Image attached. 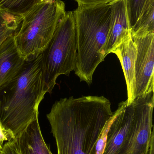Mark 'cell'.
I'll return each mask as SVG.
<instances>
[{"label": "cell", "instance_id": "cell-12", "mask_svg": "<svg viewBox=\"0 0 154 154\" xmlns=\"http://www.w3.org/2000/svg\"><path fill=\"white\" fill-rule=\"evenodd\" d=\"M38 116L14 139L21 154H53L43 139Z\"/></svg>", "mask_w": 154, "mask_h": 154}, {"label": "cell", "instance_id": "cell-6", "mask_svg": "<svg viewBox=\"0 0 154 154\" xmlns=\"http://www.w3.org/2000/svg\"><path fill=\"white\" fill-rule=\"evenodd\" d=\"M135 121L129 139L118 154H148L154 134V92L135 99Z\"/></svg>", "mask_w": 154, "mask_h": 154}, {"label": "cell", "instance_id": "cell-3", "mask_svg": "<svg viewBox=\"0 0 154 154\" xmlns=\"http://www.w3.org/2000/svg\"><path fill=\"white\" fill-rule=\"evenodd\" d=\"M77 31L75 74L90 85L94 72L105 60L111 20L109 4H78L73 11Z\"/></svg>", "mask_w": 154, "mask_h": 154}, {"label": "cell", "instance_id": "cell-16", "mask_svg": "<svg viewBox=\"0 0 154 154\" xmlns=\"http://www.w3.org/2000/svg\"><path fill=\"white\" fill-rule=\"evenodd\" d=\"M38 2V0H0V8L11 14L22 16Z\"/></svg>", "mask_w": 154, "mask_h": 154}, {"label": "cell", "instance_id": "cell-8", "mask_svg": "<svg viewBox=\"0 0 154 154\" xmlns=\"http://www.w3.org/2000/svg\"><path fill=\"white\" fill-rule=\"evenodd\" d=\"M135 110L134 102L127 106L126 100L118 105L114 112L103 154H118L127 142L134 126Z\"/></svg>", "mask_w": 154, "mask_h": 154}, {"label": "cell", "instance_id": "cell-13", "mask_svg": "<svg viewBox=\"0 0 154 154\" xmlns=\"http://www.w3.org/2000/svg\"><path fill=\"white\" fill-rule=\"evenodd\" d=\"M22 17L11 14L0 8V46L10 36L14 35Z\"/></svg>", "mask_w": 154, "mask_h": 154}, {"label": "cell", "instance_id": "cell-5", "mask_svg": "<svg viewBox=\"0 0 154 154\" xmlns=\"http://www.w3.org/2000/svg\"><path fill=\"white\" fill-rule=\"evenodd\" d=\"M76 22L73 11L66 12L57 25L52 38L42 53V79L51 93L58 77L75 71L77 61Z\"/></svg>", "mask_w": 154, "mask_h": 154}, {"label": "cell", "instance_id": "cell-20", "mask_svg": "<svg viewBox=\"0 0 154 154\" xmlns=\"http://www.w3.org/2000/svg\"><path fill=\"white\" fill-rule=\"evenodd\" d=\"M154 154V134L152 136L151 145H150L149 154Z\"/></svg>", "mask_w": 154, "mask_h": 154}, {"label": "cell", "instance_id": "cell-22", "mask_svg": "<svg viewBox=\"0 0 154 154\" xmlns=\"http://www.w3.org/2000/svg\"><path fill=\"white\" fill-rule=\"evenodd\" d=\"M39 1H41V0H38V2H39Z\"/></svg>", "mask_w": 154, "mask_h": 154}, {"label": "cell", "instance_id": "cell-9", "mask_svg": "<svg viewBox=\"0 0 154 154\" xmlns=\"http://www.w3.org/2000/svg\"><path fill=\"white\" fill-rule=\"evenodd\" d=\"M26 60L17 48L14 35L2 43L0 46V90L19 75Z\"/></svg>", "mask_w": 154, "mask_h": 154}, {"label": "cell", "instance_id": "cell-1", "mask_svg": "<svg viewBox=\"0 0 154 154\" xmlns=\"http://www.w3.org/2000/svg\"><path fill=\"white\" fill-rule=\"evenodd\" d=\"M114 114L104 96L71 97L56 101L47 117L57 154H89Z\"/></svg>", "mask_w": 154, "mask_h": 154}, {"label": "cell", "instance_id": "cell-7", "mask_svg": "<svg viewBox=\"0 0 154 154\" xmlns=\"http://www.w3.org/2000/svg\"><path fill=\"white\" fill-rule=\"evenodd\" d=\"M133 38L137 48L135 100L154 92V33Z\"/></svg>", "mask_w": 154, "mask_h": 154}, {"label": "cell", "instance_id": "cell-14", "mask_svg": "<svg viewBox=\"0 0 154 154\" xmlns=\"http://www.w3.org/2000/svg\"><path fill=\"white\" fill-rule=\"evenodd\" d=\"M125 2L131 29L145 12L154 5V0H125Z\"/></svg>", "mask_w": 154, "mask_h": 154}, {"label": "cell", "instance_id": "cell-21", "mask_svg": "<svg viewBox=\"0 0 154 154\" xmlns=\"http://www.w3.org/2000/svg\"><path fill=\"white\" fill-rule=\"evenodd\" d=\"M2 149H1V148H0V152H1V150H2Z\"/></svg>", "mask_w": 154, "mask_h": 154}, {"label": "cell", "instance_id": "cell-19", "mask_svg": "<svg viewBox=\"0 0 154 154\" xmlns=\"http://www.w3.org/2000/svg\"><path fill=\"white\" fill-rule=\"evenodd\" d=\"M78 4L96 5L110 4L117 0H75Z\"/></svg>", "mask_w": 154, "mask_h": 154}, {"label": "cell", "instance_id": "cell-17", "mask_svg": "<svg viewBox=\"0 0 154 154\" xmlns=\"http://www.w3.org/2000/svg\"><path fill=\"white\" fill-rule=\"evenodd\" d=\"M0 154H21L14 139L8 141L3 146Z\"/></svg>", "mask_w": 154, "mask_h": 154}, {"label": "cell", "instance_id": "cell-4", "mask_svg": "<svg viewBox=\"0 0 154 154\" xmlns=\"http://www.w3.org/2000/svg\"><path fill=\"white\" fill-rule=\"evenodd\" d=\"M66 13L63 1L41 0L22 16L20 28L14 37L24 58L27 60L42 53Z\"/></svg>", "mask_w": 154, "mask_h": 154}, {"label": "cell", "instance_id": "cell-11", "mask_svg": "<svg viewBox=\"0 0 154 154\" xmlns=\"http://www.w3.org/2000/svg\"><path fill=\"white\" fill-rule=\"evenodd\" d=\"M111 20L105 48V56L131 33L125 0H117L109 4Z\"/></svg>", "mask_w": 154, "mask_h": 154}, {"label": "cell", "instance_id": "cell-10", "mask_svg": "<svg viewBox=\"0 0 154 154\" xmlns=\"http://www.w3.org/2000/svg\"><path fill=\"white\" fill-rule=\"evenodd\" d=\"M120 60L124 71L127 88V106L130 105L134 100L135 75L137 48L132 34H130L119 44L111 51Z\"/></svg>", "mask_w": 154, "mask_h": 154}, {"label": "cell", "instance_id": "cell-2", "mask_svg": "<svg viewBox=\"0 0 154 154\" xmlns=\"http://www.w3.org/2000/svg\"><path fill=\"white\" fill-rule=\"evenodd\" d=\"M42 54L26 60L16 78L0 90V123L14 138L39 116L47 90L42 79Z\"/></svg>", "mask_w": 154, "mask_h": 154}, {"label": "cell", "instance_id": "cell-18", "mask_svg": "<svg viewBox=\"0 0 154 154\" xmlns=\"http://www.w3.org/2000/svg\"><path fill=\"white\" fill-rule=\"evenodd\" d=\"M14 139V136L5 130L0 123V148H2L4 142L10 141Z\"/></svg>", "mask_w": 154, "mask_h": 154}, {"label": "cell", "instance_id": "cell-15", "mask_svg": "<svg viewBox=\"0 0 154 154\" xmlns=\"http://www.w3.org/2000/svg\"><path fill=\"white\" fill-rule=\"evenodd\" d=\"M154 5L149 9L139 18L134 26L131 29L132 38L144 36L154 33Z\"/></svg>", "mask_w": 154, "mask_h": 154}]
</instances>
